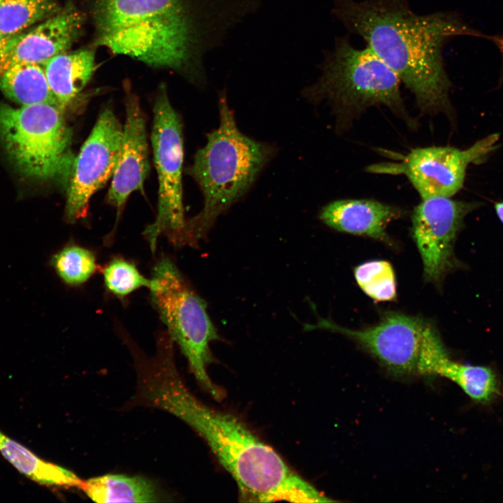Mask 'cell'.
<instances>
[{"mask_svg":"<svg viewBox=\"0 0 503 503\" xmlns=\"http://www.w3.org/2000/svg\"><path fill=\"white\" fill-rule=\"evenodd\" d=\"M136 371V390L129 404L166 411L189 425L233 478L240 501H332L290 468L240 418L197 399L179 374L173 348H159L140 360Z\"/></svg>","mask_w":503,"mask_h":503,"instance_id":"cell-1","label":"cell"},{"mask_svg":"<svg viewBox=\"0 0 503 503\" xmlns=\"http://www.w3.org/2000/svg\"><path fill=\"white\" fill-rule=\"evenodd\" d=\"M261 0H92L96 44L206 83L205 57Z\"/></svg>","mask_w":503,"mask_h":503,"instance_id":"cell-2","label":"cell"},{"mask_svg":"<svg viewBox=\"0 0 503 503\" xmlns=\"http://www.w3.org/2000/svg\"><path fill=\"white\" fill-rule=\"evenodd\" d=\"M332 13L392 69L421 112L449 113L451 84L442 49L451 37L468 32L457 16L420 15L407 0H334Z\"/></svg>","mask_w":503,"mask_h":503,"instance_id":"cell-3","label":"cell"},{"mask_svg":"<svg viewBox=\"0 0 503 503\" xmlns=\"http://www.w3.org/2000/svg\"><path fill=\"white\" fill-rule=\"evenodd\" d=\"M219 124L196 154L189 173L203 196V207L187 221L186 245L196 247L221 214L249 189L274 150L238 128L226 94L219 99Z\"/></svg>","mask_w":503,"mask_h":503,"instance_id":"cell-4","label":"cell"},{"mask_svg":"<svg viewBox=\"0 0 503 503\" xmlns=\"http://www.w3.org/2000/svg\"><path fill=\"white\" fill-rule=\"evenodd\" d=\"M319 69V77L303 90V96L314 103H328L341 126L379 105L414 125L404 108L399 78L369 47L358 49L348 36L337 37L333 48L325 51Z\"/></svg>","mask_w":503,"mask_h":503,"instance_id":"cell-5","label":"cell"},{"mask_svg":"<svg viewBox=\"0 0 503 503\" xmlns=\"http://www.w3.org/2000/svg\"><path fill=\"white\" fill-rule=\"evenodd\" d=\"M152 279V302L167 332L180 347L200 386L214 399H222V390L212 381L207 371L214 361L210 343L219 340V335L205 301L167 256L156 262Z\"/></svg>","mask_w":503,"mask_h":503,"instance_id":"cell-6","label":"cell"},{"mask_svg":"<svg viewBox=\"0 0 503 503\" xmlns=\"http://www.w3.org/2000/svg\"><path fill=\"white\" fill-rule=\"evenodd\" d=\"M61 108L41 103L0 105V137L17 168L28 177L69 178L74 156L72 132Z\"/></svg>","mask_w":503,"mask_h":503,"instance_id":"cell-7","label":"cell"},{"mask_svg":"<svg viewBox=\"0 0 503 503\" xmlns=\"http://www.w3.org/2000/svg\"><path fill=\"white\" fill-rule=\"evenodd\" d=\"M152 143L158 175L157 214L143 235L154 253L158 238L165 235L175 246L186 245V224L182 203L184 158L182 125L169 101L165 86H161L154 103Z\"/></svg>","mask_w":503,"mask_h":503,"instance_id":"cell-8","label":"cell"},{"mask_svg":"<svg viewBox=\"0 0 503 503\" xmlns=\"http://www.w3.org/2000/svg\"><path fill=\"white\" fill-rule=\"evenodd\" d=\"M123 127L110 108H105L75 158L67 189L65 217L70 223L87 217L92 195L112 176Z\"/></svg>","mask_w":503,"mask_h":503,"instance_id":"cell-9","label":"cell"},{"mask_svg":"<svg viewBox=\"0 0 503 503\" xmlns=\"http://www.w3.org/2000/svg\"><path fill=\"white\" fill-rule=\"evenodd\" d=\"M451 198L422 199L412 213V236L422 260L424 277L429 282L441 281L453 268L454 243L464 219L481 205L480 202Z\"/></svg>","mask_w":503,"mask_h":503,"instance_id":"cell-10","label":"cell"},{"mask_svg":"<svg viewBox=\"0 0 503 503\" xmlns=\"http://www.w3.org/2000/svg\"><path fill=\"white\" fill-rule=\"evenodd\" d=\"M429 323L399 312L384 315L376 325L354 330L321 319L312 328L329 330L356 342L392 374H418L425 332Z\"/></svg>","mask_w":503,"mask_h":503,"instance_id":"cell-11","label":"cell"},{"mask_svg":"<svg viewBox=\"0 0 503 503\" xmlns=\"http://www.w3.org/2000/svg\"><path fill=\"white\" fill-rule=\"evenodd\" d=\"M497 133L490 134L470 147H418L411 150L393 169L406 175L422 199L452 197L462 187L467 166L481 162L497 147Z\"/></svg>","mask_w":503,"mask_h":503,"instance_id":"cell-12","label":"cell"},{"mask_svg":"<svg viewBox=\"0 0 503 503\" xmlns=\"http://www.w3.org/2000/svg\"><path fill=\"white\" fill-rule=\"evenodd\" d=\"M85 18L73 3L68 2L37 27L10 37L1 54L0 74L18 64L43 66L66 52L82 34Z\"/></svg>","mask_w":503,"mask_h":503,"instance_id":"cell-13","label":"cell"},{"mask_svg":"<svg viewBox=\"0 0 503 503\" xmlns=\"http://www.w3.org/2000/svg\"><path fill=\"white\" fill-rule=\"evenodd\" d=\"M126 120L107 201L117 209V221L124 204L136 190H142L149 171L145 116L138 99L129 90L126 96Z\"/></svg>","mask_w":503,"mask_h":503,"instance_id":"cell-14","label":"cell"},{"mask_svg":"<svg viewBox=\"0 0 503 503\" xmlns=\"http://www.w3.org/2000/svg\"><path fill=\"white\" fill-rule=\"evenodd\" d=\"M401 214L398 208L377 201L344 199L324 206L319 218L336 231L388 242L387 226Z\"/></svg>","mask_w":503,"mask_h":503,"instance_id":"cell-15","label":"cell"},{"mask_svg":"<svg viewBox=\"0 0 503 503\" xmlns=\"http://www.w3.org/2000/svg\"><path fill=\"white\" fill-rule=\"evenodd\" d=\"M421 374L446 378L479 404L491 402L500 391L499 381L493 369L451 360L443 343L433 346L427 351L421 363Z\"/></svg>","mask_w":503,"mask_h":503,"instance_id":"cell-16","label":"cell"},{"mask_svg":"<svg viewBox=\"0 0 503 503\" xmlns=\"http://www.w3.org/2000/svg\"><path fill=\"white\" fill-rule=\"evenodd\" d=\"M43 68L57 104L64 109L91 79L95 69L94 52L89 49L66 51L49 59Z\"/></svg>","mask_w":503,"mask_h":503,"instance_id":"cell-17","label":"cell"},{"mask_svg":"<svg viewBox=\"0 0 503 503\" xmlns=\"http://www.w3.org/2000/svg\"><path fill=\"white\" fill-rule=\"evenodd\" d=\"M96 502H156L161 501L155 483L141 476L105 474L83 481L79 487Z\"/></svg>","mask_w":503,"mask_h":503,"instance_id":"cell-18","label":"cell"},{"mask_svg":"<svg viewBox=\"0 0 503 503\" xmlns=\"http://www.w3.org/2000/svg\"><path fill=\"white\" fill-rule=\"evenodd\" d=\"M0 452L20 473L40 484L79 488L82 482L74 472L40 458L1 430Z\"/></svg>","mask_w":503,"mask_h":503,"instance_id":"cell-19","label":"cell"},{"mask_svg":"<svg viewBox=\"0 0 503 503\" xmlns=\"http://www.w3.org/2000/svg\"><path fill=\"white\" fill-rule=\"evenodd\" d=\"M0 75V89L13 101L22 105L41 103L58 105L43 66L18 64L7 68Z\"/></svg>","mask_w":503,"mask_h":503,"instance_id":"cell-20","label":"cell"},{"mask_svg":"<svg viewBox=\"0 0 503 503\" xmlns=\"http://www.w3.org/2000/svg\"><path fill=\"white\" fill-rule=\"evenodd\" d=\"M60 9L54 0H2L0 31L11 37L36 22L54 15Z\"/></svg>","mask_w":503,"mask_h":503,"instance_id":"cell-21","label":"cell"},{"mask_svg":"<svg viewBox=\"0 0 503 503\" xmlns=\"http://www.w3.org/2000/svg\"><path fill=\"white\" fill-rule=\"evenodd\" d=\"M50 265L60 279L69 286L85 283L98 268L94 254L74 244L65 246L52 255Z\"/></svg>","mask_w":503,"mask_h":503,"instance_id":"cell-22","label":"cell"},{"mask_svg":"<svg viewBox=\"0 0 503 503\" xmlns=\"http://www.w3.org/2000/svg\"><path fill=\"white\" fill-rule=\"evenodd\" d=\"M355 279L362 291L377 302L392 301L397 296L392 265L383 260L365 262L355 268Z\"/></svg>","mask_w":503,"mask_h":503,"instance_id":"cell-23","label":"cell"},{"mask_svg":"<svg viewBox=\"0 0 503 503\" xmlns=\"http://www.w3.org/2000/svg\"><path fill=\"white\" fill-rule=\"evenodd\" d=\"M105 286L113 295L123 298L133 291L154 286V280L143 275L136 265L123 258H113L102 270Z\"/></svg>","mask_w":503,"mask_h":503,"instance_id":"cell-24","label":"cell"},{"mask_svg":"<svg viewBox=\"0 0 503 503\" xmlns=\"http://www.w3.org/2000/svg\"><path fill=\"white\" fill-rule=\"evenodd\" d=\"M494 208L498 219L503 224V201L495 203Z\"/></svg>","mask_w":503,"mask_h":503,"instance_id":"cell-25","label":"cell"},{"mask_svg":"<svg viewBox=\"0 0 503 503\" xmlns=\"http://www.w3.org/2000/svg\"><path fill=\"white\" fill-rule=\"evenodd\" d=\"M10 37L5 36L0 31V57L3 48Z\"/></svg>","mask_w":503,"mask_h":503,"instance_id":"cell-26","label":"cell"},{"mask_svg":"<svg viewBox=\"0 0 503 503\" xmlns=\"http://www.w3.org/2000/svg\"><path fill=\"white\" fill-rule=\"evenodd\" d=\"M1 1H2V0H0V3H1Z\"/></svg>","mask_w":503,"mask_h":503,"instance_id":"cell-27","label":"cell"}]
</instances>
